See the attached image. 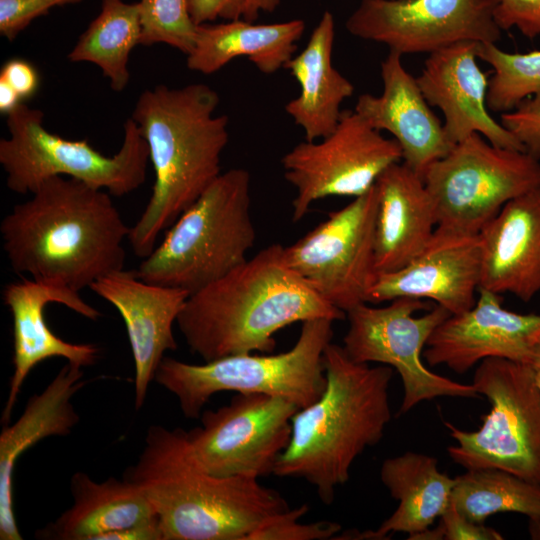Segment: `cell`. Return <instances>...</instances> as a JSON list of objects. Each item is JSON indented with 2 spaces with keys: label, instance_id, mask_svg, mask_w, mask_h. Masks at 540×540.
Wrapping results in <instances>:
<instances>
[{
  "label": "cell",
  "instance_id": "18",
  "mask_svg": "<svg viewBox=\"0 0 540 540\" xmlns=\"http://www.w3.org/2000/svg\"><path fill=\"white\" fill-rule=\"evenodd\" d=\"M4 305L9 309L13 324V373L1 421L8 424L23 383L39 363L62 357L67 363L87 367L99 359L100 348L92 343H71L52 332L45 318L50 303L62 304L77 314L98 320L101 312L74 292L60 285L22 277L4 286Z\"/></svg>",
  "mask_w": 540,
  "mask_h": 540
},
{
  "label": "cell",
  "instance_id": "40",
  "mask_svg": "<svg viewBox=\"0 0 540 540\" xmlns=\"http://www.w3.org/2000/svg\"><path fill=\"white\" fill-rule=\"evenodd\" d=\"M22 102L20 96L7 83L0 81V112L2 114L7 115Z\"/></svg>",
  "mask_w": 540,
  "mask_h": 540
},
{
  "label": "cell",
  "instance_id": "13",
  "mask_svg": "<svg viewBox=\"0 0 540 540\" xmlns=\"http://www.w3.org/2000/svg\"><path fill=\"white\" fill-rule=\"evenodd\" d=\"M401 160L395 139L385 138L356 111H342L328 136L300 142L281 158L284 177L296 190L292 220H301L317 200L363 195Z\"/></svg>",
  "mask_w": 540,
  "mask_h": 540
},
{
  "label": "cell",
  "instance_id": "11",
  "mask_svg": "<svg viewBox=\"0 0 540 540\" xmlns=\"http://www.w3.org/2000/svg\"><path fill=\"white\" fill-rule=\"evenodd\" d=\"M451 313L421 299L397 298L383 307L360 304L346 313L348 330L343 348L359 363H381L395 369L404 395L400 414L437 397L479 398L472 384L438 375L423 364V350L431 334Z\"/></svg>",
  "mask_w": 540,
  "mask_h": 540
},
{
  "label": "cell",
  "instance_id": "39",
  "mask_svg": "<svg viewBox=\"0 0 540 540\" xmlns=\"http://www.w3.org/2000/svg\"><path fill=\"white\" fill-rule=\"evenodd\" d=\"M0 81L7 83L22 100H25L36 93L39 86V75L28 61L13 58L2 66Z\"/></svg>",
  "mask_w": 540,
  "mask_h": 540
},
{
  "label": "cell",
  "instance_id": "3",
  "mask_svg": "<svg viewBox=\"0 0 540 540\" xmlns=\"http://www.w3.org/2000/svg\"><path fill=\"white\" fill-rule=\"evenodd\" d=\"M271 244L221 278L190 294L176 325L193 354L205 362L226 356L272 352L281 329L316 318L342 320Z\"/></svg>",
  "mask_w": 540,
  "mask_h": 540
},
{
  "label": "cell",
  "instance_id": "2",
  "mask_svg": "<svg viewBox=\"0 0 540 540\" xmlns=\"http://www.w3.org/2000/svg\"><path fill=\"white\" fill-rule=\"evenodd\" d=\"M220 97L204 83L144 90L130 118L145 139L154 170L150 199L128 241L145 258L168 229L219 177L229 142V117L216 115Z\"/></svg>",
  "mask_w": 540,
  "mask_h": 540
},
{
  "label": "cell",
  "instance_id": "12",
  "mask_svg": "<svg viewBox=\"0 0 540 540\" xmlns=\"http://www.w3.org/2000/svg\"><path fill=\"white\" fill-rule=\"evenodd\" d=\"M375 184L295 243L284 247L287 265L326 302L347 313L367 303L376 278Z\"/></svg>",
  "mask_w": 540,
  "mask_h": 540
},
{
  "label": "cell",
  "instance_id": "19",
  "mask_svg": "<svg viewBox=\"0 0 540 540\" xmlns=\"http://www.w3.org/2000/svg\"><path fill=\"white\" fill-rule=\"evenodd\" d=\"M89 289L114 306L124 321L135 366V407L140 409L165 352L177 349L173 326L189 293L146 282L136 270L125 269Z\"/></svg>",
  "mask_w": 540,
  "mask_h": 540
},
{
  "label": "cell",
  "instance_id": "23",
  "mask_svg": "<svg viewBox=\"0 0 540 540\" xmlns=\"http://www.w3.org/2000/svg\"><path fill=\"white\" fill-rule=\"evenodd\" d=\"M84 384L82 367L67 363L42 392L28 400L23 413L12 425H4L0 434L1 540L22 539L14 510L16 463L26 450L45 438L71 432L79 421L72 398Z\"/></svg>",
  "mask_w": 540,
  "mask_h": 540
},
{
  "label": "cell",
  "instance_id": "4",
  "mask_svg": "<svg viewBox=\"0 0 540 540\" xmlns=\"http://www.w3.org/2000/svg\"><path fill=\"white\" fill-rule=\"evenodd\" d=\"M126 478L153 506L163 540H247L290 509L280 493L259 479L220 477L205 470L181 428L152 425Z\"/></svg>",
  "mask_w": 540,
  "mask_h": 540
},
{
  "label": "cell",
  "instance_id": "24",
  "mask_svg": "<svg viewBox=\"0 0 540 540\" xmlns=\"http://www.w3.org/2000/svg\"><path fill=\"white\" fill-rule=\"evenodd\" d=\"M376 273L407 265L432 237L437 217L423 177L405 163L389 166L376 180Z\"/></svg>",
  "mask_w": 540,
  "mask_h": 540
},
{
  "label": "cell",
  "instance_id": "8",
  "mask_svg": "<svg viewBox=\"0 0 540 540\" xmlns=\"http://www.w3.org/2000/svg\"><path fill=\"white\" fill-rule=\"evenodd\" d=\"M8 136L0 140V164L8 189L31 194L45 180L64 176L122 197L137 190L146 179L150 162L147 143L136 123L123 124L119 151L106 156L86 139L71 140L49 131L44 113L25 103L6 115Z\"/></svg>",
  "mask_w": 540,
  "mask_h": 540
},
{
  "label": "cell",
  "instance_id": "38",
  "mask_svg": "<svg viewBox=\"0 0 540 540\" xmlns=\"http://www.w3.org/2000/svg\"><path fill=\"white\" fill-rule=\"evenodd\" d=\"M493 16L501 30L516 27L524 36H540V0H494Z\"/></svg>",
  "mask_w": 540,
  "mask_h": 540
},
{
  "label": "cell",
  "instance_id": "30",
  "mask_svg": "<svg viewBox=\"0 0 540 540\" xmlns=\"http://www.w3.org/2000/svg\"><path fill=\"white\" fill-rule=\"evenodd\" d=\"M451 503L468 520L484 523L498 513L540 518V485L500 469L466 470L455 477Z\"/></svg>",
  "mask_w": 540,
  "mask_h": 540
},
{
  "label": "cell",
  "instance_id": "9",
  "mask_svg": "<svg viewBox=\"0 0 540 540\" xmlns=\"http://www.w3.org/2000/svg\"><path fill=\"white\" fill-rule=\"evenodd\" d=\"M472 385L491 404L476 431L445 422L457 445L450 458L466 470L500 469L540 485V388L527 363L482 360Z\"/></svg>",
  "mask_w": 540,
  "mask_h": 540
},
{
  "label": "cell",
  "instance_id": "34",
  "mask_svg": "<svg viewBox=\"0 0 540 540\" xmlns=\"http://www.w3.org/2000/svg\"><path fill=\"white\" fill-rule=\"evenodd\" d=\"M281 0H188L192 20L197 24L244 20L255 22L260 14L272 13Z\"/></svg>",
  "mask_w": 540,
  "mask_h": 540
},
{
  "label": "cell",
  "instance_id": "21",
  "mask_svg": "<svg viewBox=\"0 0 540 540\" xmlns=\"http://www.w3.org/2000/svg\"><path fill=\"white\" fill-rule=\"evenodd\" d=\"M401 57L400 53L389 51L381 63L382 94L360 95L354 111L373 128L391 133L401 147L403 163L423 176L429 165L447 154L453 145Z\"/></svg>",
  "mask_w": 540,
  "mask_h": 540
},
{
  "label": "cell",
  "instance_id": "28",
  "mask_svg": "<svg viewBox=\"0 0 540 540\" xmlns=\"http://www.w3.org/2000/svg\"><path fill=\"white\" fill-rule=\"evenodd\" d=\"M437 459L405 452L387 458L380 479L398 507L375 532L377 539L404 532L410 536L430 528L448 508L455 478L439 471Z\"/></svg>",
  "mask_w": 540,
  "mask_h": 540
},
{
  "label": "cell",
  "instance_id": "14",
  "mask_svg": "<svg viewBox=\"0 0 540 540\" xmlns=\"http://www.w3.org/2000/svg\"><path fill=\"white\" fill-rule=\"evenodd\" d=\"M298 410L281 397L237 393L228 404L203 411L201 425L187 431L188 441L200 465L213 475L259 479L273 474Z\"/></svg>",
  "mask_w": 540,
  "mask_h": 540
},
{
  "label": "cell",
  "instance_id": "37",
  "mask_svg": "<svg viewBox=\"0 0 540 540\" xmlns=\"http://www.w3.org/2000/svg\"><path fill=\"white\" fill-rule=\"evenodd\" d=\"M83 0H0V34L13 41L36 18L53 7L77 4Z\"/></svg>",
  "mask_w": 540,
  "mask_h": 540
},
{
  "label": "cell",
  "instance_id": "20",
  "mask_svg": "<svg viewBox=\"0 0 540 540\" xmlns=\"http://www.w3.org/2000/svg\"><path fill=\"white\" fill-rule=\"evenodd\" d=\"M478 46L477 42H460L430 53L416 78L418 85L429 105L442 111L451 145L479 133L494 146L525 151L488 112L489 79L477 64Z\"/></svg>",
  "mask_w": 540,
  "mask_h": 540
},
{
  "label": "cell",
  "instance_id": "36",
  "mask_svg": "<svg viewBox=\"0 0 540 540\" xmlns=\"http://www.w3.org/2000/svg\"><path fill=\"white\" fill-rule=\"evenodd\" d=\"M523 145L525 151L540 160V93L503 112L500 122Z\"/></svg>",
  "mask_w": 540,
  "mask_h": 540
},
{
  "label": "cell",
  "instance_id": "25",
  "mask_svg": "<svg viewBox=\"0 0 540 540\" xmlns=\"http://www.w3.org/2000/svg\"><path fill=\"white\" fill-rule=\"evenodd\" d=\"M70 488L71 507L39 530L38 538L107 540L113 533L158 520L142 489L127 478L96 482L88 474L76 472Z\"/></svg>",
  "mask_w": 540,
  "mask_h": 540
},
{
  "label": "cell",
  "instance_id": "6",
  "mask_svg": "<svg viewBox=\"0 0 540 540\" xmlns=\"http://www.w3.org/2000/svg\"><path fill=\"white\" fill-rule=\"evenodd\" d=\"M250 203L249 172H222L143 258L138 277L189 295L221 278L245 262L255 244Z\"/></svg>",
  "mask_w": 540,
  "mask_h": 540
},
{
  "label": "cell",
  "instance_id": "5",
  "mask_svg": "<svg viewBox=\"0 0 540 540\" xmlns=\"http://www.w3.org/2000/svg\"><path fill=\"white\" fill-rule=\"evenodd\" d=\"M326 377L320 397L291 420V437L273 474L301 478L321 501L333 502L362 452L376 445L391 420L388 389L393 368L371 367L330 342L323 353Z\"/></svg>",
  "mask_w": 540,
  "mask_h": 540
},
{
  "label": "cell",
  "instance_id": "29",
  "mask_svg": "<svg viewBox=\"0 0 540 540\" xmlns=\"http://www.w3.org/2000/svg\"><path fill=\"white\" fill-rule=\"evenodd\" d=\"M141 22L138 2L101 0L99 14L68 53L70 62L96 65L115 92L123 91L130 80V53L140 45Z\"/></svg>",
  "mask_w": 540,
  "mask_h": 540
},
{
  "label": "cell",
  "instance_id": "15",
  "mask_svg": "<svg viewBox=\"0 0 540 540\" xmlns=\"http://www.w3.org/2000/svg\"><path fill=\"white\" fill-rule=\"evenodd\" d=\"M494 0H361L346 21L355 37L403 54L433 53L460 42L496 43Z\"/></svg>",
  "mask_w": 540,
  "mask_h": 540
},
{
  "label": "cell",
  "instance_id": "1",
  "mask_svg": "<svg viewBox=\"0 0 540 540\" xmlns=\"http://www.w3.org/2000/svg\"><path fill=\"white\" fill-rule=\"evenodd\" d=\"M30 195L0 222L16 274L80 293L124 269L130 227L107 191L55 176Z\"/></svg>",
  "mask_w": 540,
  "mask_h": 540
},
{
  "label": "cell",
  "instance_id": "10",
  "mask_svg": "<svg viewBox=\"0 0 540 540\" xmlns=\"http://www.w3.org/2000/svg\"><path fill=\"white\" fill-rule=\"evenodd\" d=\"M422 177L437 226L479 234L506 203L540 186V160L474 133L429 165Z\"/></svg>",
  "mask_w": 540,
  "mask_h": 540
},
{
  "label": "cell",
  "instance_id": "32",
  "mask_svg": "<svg viewBox=\"0 0 540 540\" xmlns=\"http://www.w3.org/2000/svg\"><path fill=\"white\" fill-rule=\"evenodd\" d=\"M140 45L166 44L188 55L194 46L197 24L188 0H140Z\"/></svg>",
  "mask_w": 540,
  "mask_h": 540
},
{
  "label": "cell",
  "instance_id": "17",
  "mask_svg": "<svg viewBox=\"0 0 540 540\" xmlns=\"http://www.w3.org/2000/svg\"><path fill=\"white\" fill-rule=\"evenodd\" d=\"M480 277V235L437 226L407 265L376 275L367 303L429 299L451 314H459L474 306Z\"/></svg>",
  "mask_w": 540,
  "mask_h": 540
},
{
  "label": "cell",
  "instance_id": "41",
  "mask_svg": "<svg viewBox=\"0 0 540 540\" xmlns=\"http://www.w3.org/2000/svg\"><path fill=\"white\" fill-rule=\"evenodd\" d=\"M526 363L530 366L534 379L540 388V344L534 349Z\"/></svg>",
  "mask_w": 540,
  "mask_h": 540
},
{
  "label": "cell",
  "instance_id": "22",
  "mask_svg": "<svg viewBox=\"0 0 540 540\" xmlns=\"http://www.w3.org/2000/svg\"><path fill=\"white\" fill-rule=\"evenodd\" d=\"M479 235V289L532 300L540 292V186L506 203Z\"/></svg>",
  "mask_w": 540,
  "mask_h": 540
},
{
  "label": "cell",
  "instance_id": "26",
  "mask_svg": "<svg viewBox=\"0 0 540 540\" xmlns=\"http://www.w3.org/2000/svg\"><path fill=\"white\" fill-rule=\"evenodd\" d=\"M334 39V17L325 11L305 48L284 67L300 87L285 112L302 128L307 141L322 139L336 128L341 104L354 92L353 84L332 64Z\"/></svg>",
  "mask_w": 540,
  "mask_h": 540
},
{
  "label": "cell",
  "instance_id": "31",
  "mask_svg": "<svg viewBox=\"0 0 540 540\" xmlns=\"http://www.w3.org/2000/svg\"><path fill=\"white\" fill-rule=\"evenodd\" d=\"M477 55L493 68L487 92L488 109L508 112L540 93V50L509 53L495 43H479Z\"/></svg>",
  "mask_w": 540,
  "mask_h": 540
},
{
  "label": "cell",
  "instance_id": "27",
  "mask_svg": "<svg viewBox=\"0 0 540 540\" xmlns=\"http://www.w3.org/2000/svg\"><path fill=\"white\" fill-rule=\"evenodd\" d=\"M304 31L301 19L271 24L244 20L199 24L186 65L189 70L209 75L244 56L260 72L273 74L293 58Z\"/></svg>",
  "mask_w": 540,
  "mask_h": 540
},
{
  "label": "cell",
  "instance_id": "33",
  "mask_svg": "<svg viewBox=\"0 0 540 540\" xmlns=\"http://www.w3.org/2000/svg\"><path fill=\"white\" fill-rule=\"evenodd\" d=\"M308 511L307 505L277 514L253 531L247 540H327L335 539L341 526L331 521L299 523Z\"/></svg>",
  "mask_w": 540,
  "mask_h": 540
},
{
  "label": "cell",
  "instance_id": "35",
  "mask_svg": "<svg viewBox=\"0 0 540 540\" xmlns=\"http://www.w3.org/2000/svg\"><path fill=\"white\" fill-rule=\"evenodd\" d=\"M439 525L408 537L410 540H502L497 530L475 523L461 515L452 505L439 518Z\"/></svg>",
  "mask_w": 540,
  "mask_h": 540
},
{
  "label": "cell",
  "instance_id": "42",
  "mask_svg": "<svg viewBox=\"0 0 540 540\" xmlns=\"http://www.w3.org/2000/svg\"><path fill=\"white\" fill-rule=\"evenodd\" d=\"M528 532L531 539L540 540V518L529 520Z\"/></svg>",
  "mask_w": 540,
  "mask_h": 540
},
{
  "label": "cell",
  "instance_id": "7",
  "mask_svg": "<svg viewBox=\"0 0 540 540\" xmlns=\"http://www.w3.org/2000/svg\"><path fill=\"white\" fill-rule=\"evenodd\" d=\"M333 322L327 318L303 322L294 346L278 354L244 353L204 364L165 356L154 381L176 397L189 419L199 418L210 398L225 391L281 397L301 409L325 388L323 353L333 337Z\"/></svg>",
  "mask_w": 540,
  "mask_h": 540
},
{
  "label": "cell",
  "instance_id": "16",
  "mask_svg": "<svg viewBox=\"0 0 540 540\" xmlns=\"http://www.w3.org/2000/svg\"><path fill=\"white\" fill-rule=\"evenodd\" d=\"M469 310L451 314L431 334L423 357L463 374L486 358L526 363L540 344V314H520L502 307L500 294L479 289Z\"/></svg>",
  "mask_w": 540,
  "mask_h": 540
}]
</instances>
